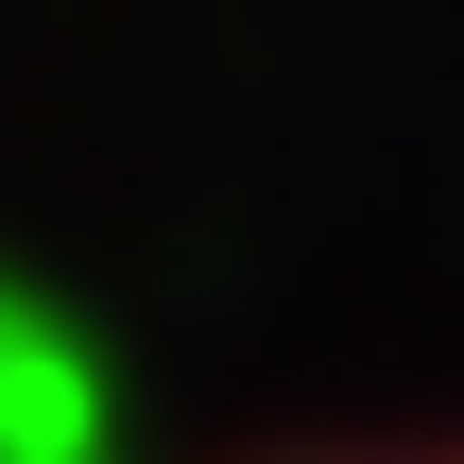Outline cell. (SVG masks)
Segmentation results:
<instances>
[{
	"instance_id": "6da1fadb",
	"label": "cell",
	"mask_w": 464,
	"mask_h": 464,
	"mask_svg": "<svg viewBox=\"0 0 464 464\" xmlns=\"http://www.w3.org/2000/svg\"><path fill=\"white\" fill-rule=\"evenodd\" d=\"M362 464H464V448H362Z\"/></svg>"
}]
</instances>
